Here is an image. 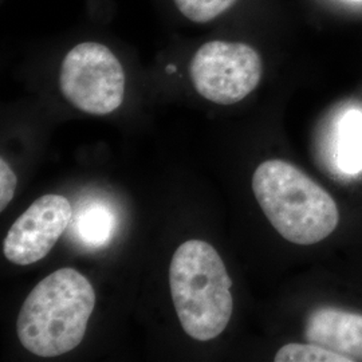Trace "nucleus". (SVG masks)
<instances>
[{
  "instance_id": "9d476101",
  "label": "nucleus",
  "mask_w": 362,
  "mask_h": 362,
  "mask_svg": "<svg viewBox=\"0 0 362 362\" xmlns=\"http://www.w3.org/2000/svg\"><path fill=\"white\" fill-rule=\"evenodd\" d=\"M275 362H346V360L320 345L306 344H287L276 351Z\"/></svg>"
},
{
  "instance_id": "f8f14e48",
  "label": "nucleus",
  "mask_w": 362,
  "mask_h": 362,
  "mask_svg": "<svg viewBox=\"0 0 362 362\" xmlns=\"http://www.w3.org/2000/svg\"><path fill=\"white\" fill-rule=\"evenodd\" d=\"M16 175L10 164L1 157L0 158V211L10 204L16 189Z\"/></svg>"
},
{
  "instance_id": "39448f33",
  "label": "nucleus",
  "mask_w": 362,
  "mask_h": 362,
  "mask_svg": "<svg viewBox=\"0 0 362 362\" xmlns=\"http://www.w3.org/2000/svg\"><path fill=\"white\" fill-rule=\"evenodd\" d=\"M189 73L202 97L215 104L233 105L257 89L263 64L258 52L248 45L212 40L196 52Z\"/></svg>"
},
{
  "instance_id": "f03ea898",
  "label": "nucleus",
  "mask_w": 362,
  "mask_h": 362,
  "mask_svg": "<svg viewBox=\"0 0 362 362\" xmlns=\"http://www.w3.org/2000/svg\"><path fill=\"white\" fill-rule=\"evenodd\" d=\"M252 191L272 227L290 243L311 246L336 231L334 199L291 163H262L252 176Z\"/></svg>"
},
{
  "instance_id": "4468645a",
  "label": "nucleus",
  "mask_w": 362,
  "mask_h": 362,
  "mask_svg": "<svg viewBox=\"0 0 362 362\" xmlns=\"http://www.w3.org/2000/svg\"><path fill=\"white\" fill-rule=\"evenodd\" d=\"M354 1H360V0H354Z\"/></svg>"
},
{
  "instance_id": "f257e3e1",
  "label": "nucleus",
  "mask_w": 362,
  "mask_h": 362,
  "mask_svg": "<svg viewBox=\"0 0 362 362\" xmlns=\"http://www.w3.org/2000/svg\"><path fill=\"white\" fill-rule=\"evenodd\" d=\"M95 293L90 281L74 269L52 272L27 296L16 321L21 344L39 357H58L82 342Z\"/></svg>"
},
{
  "instance_id": "20e7f679",
  "label": "nucleus",
  "mask_w": 362,
  "mask_h": 362,
  "mask_svg": "<svg viewBox=\"0 0 362 362\" xmlns=\"http://www.w3.org/2000/svg\"><path fill=\"white\" fill-rule=\"evenodd\" d=\"M59 88L77 109L95 116L117 110L125 95V73L116 55L95 42L79 43L67 52Z\"/></svg>"
},
{
  "instance_id": "1a4fd4ad",
  "label": "nucleus",
  "mask_w": 362,
  "mask_h": 362,
  "mask_svg": "<svg viewBox=\"0 0 362 362\" xmlns=\"http://www.w3.org/2000/svg\"><path fill=\"white\" fill-rule=\"evenodd\" d=\"M337 163L346 175L362 172V110L349 109L338 124Z\"/></svg>"
},
{
  "instance_id": "0eeeda50",
  "label": "nucleus",
  "mask_w": 362,
  "mask_h": 362,
  "mask_svg": "<svg viewBox=\"0 0 362 362\" xmlns=\"http://www.w3.org/2000/svg\"><path fill=\"white\" fill-rule=\"evenodd\" d=\"M305 338L346 362H362V314L333 306L317 308L306 318Z\"/></svg>"
},
{
  "instance_id": "ddd939ff",
  "label": "nucleus",
  "mask_w": 362,
  "mask_h": 362,
  "mask_svg": "<svg viewBox=\"0 0 362 362\" xmlns=\"http://www.w3.org/2000/svg\"><path fill=\"white\" fill-rule=\"evenodd\" d=\"M177 69H176V66L175 65H168L167 66V71H168L169 74H172V73H175Z\"/></svg>"
},
{
  "instance_id": "9b49d317",
  "label": "nucleus",
  "mask_w": 362,
  "mask_h": 362,
  "mask_svg": "<svg viewBox=\"0 0 362 362\" xmlns=\"http://www.w3.org/2000/svg\"><path fill=\"white\" fill-rule=\"evenodd\" d=\"M180 13L194 23H206L231 8L236 0H175Z\"/></svg>"
},
{
  "instance_id": "423d86ee",
  "label": "nucleus",
  "mask_w": 362,
  "mask_h": 362,
  "mask_svg": "<svg viewBox=\"0 0 362 362\" xmlns=\"http://www.w3.org/2000/svg\"><path fill=\"white\" fill-rule=\"evenodd\" d=\"M73 220V208L62 194H43L15 220L6 235L3 252L19 266L45 258Z\"/></svg>"
},
{
  "instance_id": "7ed1b4c3",
  "label": "nucleus",
  "mask_w": 362,
  "mask_h": 362,
  "mask_svg": "<svg viewBox=\"0 0 362 362\" xmlns=\"http://www.w3.org/2000/svg\"><path fill=\"white\" fill-rule=\"evenodd\" d=\"M169 286L179 321L188 336L209 341L226 330L233 315V281L209 243L192 239L175 251Z\"/></svg>"
},
{
  "instance_id": "6e6552de",
  "label": "nucleus",
  "mask_w": 362,
  "mask_h": 362,
  "mask_svg": "<svg viewBox=\"0 0 362 362\" xmlns=\"http://www.w3.org/2000/svg\"><path fill=\"white\" fill-rule=\"evenodd\" d=\"M118 224L116 209L100 199H93L78 208L73 218V235L86 248L105 247L115 236Z\"/></svg>"
}]
</instances>
